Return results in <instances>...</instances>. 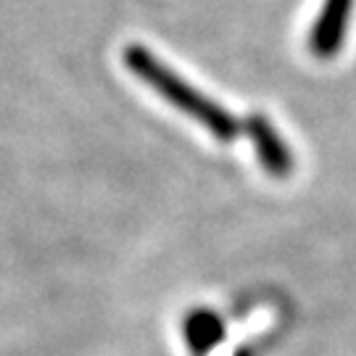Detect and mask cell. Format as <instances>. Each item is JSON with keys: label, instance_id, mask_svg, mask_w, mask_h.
Instances as JSON below:
<instances>
[{"label": "cell", "instance_id": "6da1fadb", "mask_svg": "<svg viewBox=\"0 0 356 356\" xmlns=\"http://www.w3.org/2000/svg\"><path fill=\"white\" fill-rule=\"evenodd\" d=\"M124 64L129 66V72L143 79L145 85H151L164 101H169L175 108L185 111L188 116H193L195 122H201L206 129H211L216 140L229 143L238 135V119L229 116L222 106L211 103L206 95H201L195 88H191L182 76H177L169 66H164L148 48L143 45H129L124 51Z\"/></svg>", "mask_w": 356, "mask_h": 356}, {"label": "cell", "instance_id": "7a4b0ae2", "mask_svg": "<svg viewBox=\"0 0 356 356\" xmlns=\"http://www.w3.org/2000/svg\"><path fill=\"white\" fill-rule=\"evenodd\" d=\"M351 6L354 0H325L319 19L314 22L312 32H309V51L317 58H332L341 51L346 40V26H348V16H351Z\"/></svg>", "mask_w": 356, "mask_h": 356}, {"label": "cell", "instance_id": "3957f363", "mask_svg": "<svg viewBox=\"0 0 356 356\" xmlns=\"http://www.w3.org/2000/svg\"><path fill=\"white\" fill-rule=\"evenodd\" d=\"M248 138L254 143V151L259 161L264 166V172L275 175V177H288L293 172V151L282 143L277 129L272 127L264 114H251L245 122Z\"/></svg>", "mask_w": 356, "mask_h": 356}, {"label": "cell", "instance_id": "277c9868", "mask_svg": "<svg viewBox=\"0 0 356 356\" xmlns=\"http://www.w3.org/2000/svg\"><path fill=\"white\" fill-rule=\"evenodd\" d=\"M185 335H188V343L193 351L201 356L222 338V322L211 312H195L185 322Z\"/></svg>", "mask_w": 356, "mask_h": 356}]
</instances>
